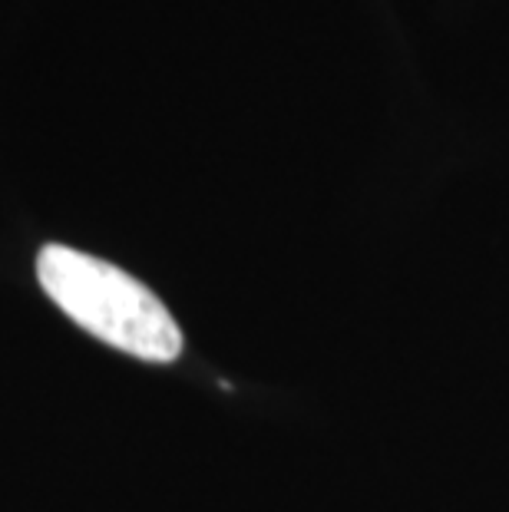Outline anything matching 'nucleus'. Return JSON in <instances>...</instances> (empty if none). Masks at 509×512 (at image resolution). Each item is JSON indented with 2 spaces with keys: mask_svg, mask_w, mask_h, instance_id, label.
I'll use <instances>...</instances> for the list:
<instances>
[{
  "mask_svg": "<svg viewBox=\"0 0 509 512\" xmlns=\"http://www.w3.org/2000/svg\"><path fill=\"white\" fill-rule=\"evenodd\" d=\"M37 278L70 321L123 354L153 364L179 357L182 334L166 304L110 261L67 245H47L37 258Z\"/></svg>",
  "mask_w": 509,
  "mask_h": 512,
  "instance_id": "f257e3e1",
  "label": "nucleus"
}]
</instances>
